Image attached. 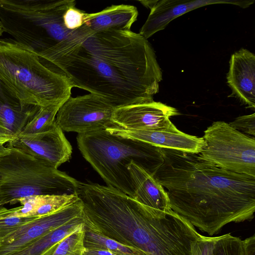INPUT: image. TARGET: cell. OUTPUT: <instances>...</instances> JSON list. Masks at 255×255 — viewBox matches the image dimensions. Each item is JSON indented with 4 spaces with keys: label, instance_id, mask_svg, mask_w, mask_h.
<instances>
[{
    "label": "cell",
    "instance_id": "cell-1",
    "mask_svg": "<svg viewBox=\"0 0 255 255\" xmlns=\"http://www.w3.org/2000/svg\"><path fill=\"white\" fill-rule=\"evenodd\" d=\"M48 68L115 109L153 101L162 80L150 43L131 30L92 32L57 54Z\"/></svg>",
    "mask_w": 255,
    "mask_h": 255
},
{
    "label": "cell",
    "instance_id": "cell-2",
    "mask_svg": "<svg viewBox=\"0 0 255 255\" xmlns=\"http://www.w3.org/2000/svg\"><path fill=\"white\" fill-rule=\"evenodd\" d=\"M162 149L164 162L153 176L178 216L210 236L254 218L255 177L220 168L199 153Z\"/></svg>",
    "mask_w": 255,
    "mask_h": 255
},
{
    "label": "cell",
    "instance_id": "cell-3",
    "mask_svg": "<svg viewBox=\"0 0 255 255\" xmlns=\"http://www.w3.org/2000/svg\"><path fill=\"white\" fill-rule=\"evenodd\" d=\"M74 0H0V20L4 32L33 53L45 66L62 45L84 28L70 30L64 15Z\"/></svg>",
    "mask_w": 255,
    "mask_h": 255
},
{
    "label": "cell",
    "instance_id": "cell-4",
    "mask_svg": "<svg viewBox=\"0 0 255 255\" xmlns=\"http://www.w3.org/2000/svg\"><path fill=\"white\" fill-rule=\"evenodd\" d=\"M77 142L84 158L107 186L132 198L135 187L128 165L133 162L153 176L164 162L162 148L105 129L78 134Z\"/></svg>",
    "mask_w": 255,
    "mask_h": 255
},
{
    "label": "cell",
    "instance_id": "cell-5",
    "mask_svg": "<svg viewBox=\"0 0 255 255\" xmlns=\"http://www.w3.org/2000/svg\"><path fill=\"white\" fill-rule=\"evenodd\" d=\"M0 81L22 103L39 107L64 103L73 88L66 76L10 38L0 39Z\"/></svg>",
    "mask_w": 255,
    "mask_h": 255
},
{
    "label": "cell",
    "instance_id": "cell-6",
    "mask_svg": "<svg viewBox=\"0 0 255 255\" xmlns=\"http://www.w3.org/2000/svg\"><path fill=\"white\" fill-rule=\"evenodd\" d=\"M7 145L9 151L0 156V207L30 196L77 194L80 181Z\"/></svg>",
    "mask_w": 255,
    "mask_h": 255
},
{
    "label": "cell",
    "instance_id": "cell-7",
    "mask_svg": "<svg viewBox=\"0 0 255 255\" xmlns=\"http://www.w3.org/2000/svg\"><path fill=\"white\" fill-rule=\"evenodd\" d=\"M200 157L226 170L255 177V139L223 121L204 131Z\"/></svg>",
    "mask_w": 255,
    "mask_h": 255
},
{
    "label": "cell",
    "instance_id": "cell-8",
    "mask_svg": "<svg viewBox=\"0 0 255 255\" xmlns=\"http://www.w3.org/2000/svg\"><path fill=\"white\" fill-rule=\"evenodd\" d=\"M115 109L105 99L90 93L69 97L59 108L56 124L63 131L86 133L114 126Z\"/></svg>",
    "mask_w": 255,
    "mask_h": 255
},
{
    "label": "cell",
    "instance_id": "cell-9",
    "mask_svg": "<svg viewBox=\"0 0 255 255\" xmlns=\"http://www.w3.org/2000/svg\"><path fill=\"white\" fill-rule=\"evenodd\" d=\"M83 205L75 203L23 225L0 240V255H13L49 231L82 215Z\"/></svg>",
    "mask_w": 255,
    "mask_h": 255
},
{
    "label": "cell",
    "instance_id": "cell-10",
    "mask_svg": "<svg viewBox=\"0 0 255 255\" xmlns=\"http://www.w3.org/2000/svg\"><path fill=\"white\" fill-rule=\"evenodd\" d=\"M7 143L56 169L68 161L72 153L70 143L56 124L52 128L44 132L19 134Z\"/></svg>",
    "mask_w": 255,
    "mask_h": 255
},
{
    "label": "cell",
    "instance_id": "cell-11",
    "mask_svg": "<svg viewBox=\"0 0 255 255\" xmlns=\"http://www.w3.org/2000/svg\"><path fill=\"white\" fill-rule=\"evenodd\" d=\"M150 9V13L139 34L147 39L164 29L170 22L197 8L213 4L229 3L243 8L249 7L254 0H139Z\"/></svg>",
    "mask_w": 255,
    "mask_h": 255
},
{
    "label": "cell",
    "instance_id": "cell-12",
    "mask_svg": "<svg viewBox=\"0 0 255 255\" xmlns=\"http://www.w3.org/2000/svg\"><path fill=\"white\" fill-rule=\"evenodd\" d=\"M105 130L114 135L142 141L162 148L186 152L199 153L205 144L203 137L181 131L171 122L153 129L129 130L114 126Z\"/></svg>",
    "mask_w": 255,
    "mask_h": 255
},
{
    "label": "cell",
    "instance_id": "cell-13",
    "mask_svg": "<svg viewBox=\"0 0 255 255\" xmlns=\"http://www.w3.org/2000/svg\"><path fill=\"white\" fill-rule=\"evenodd\" d=\"M178 114L175 108L152 101L115 109L112 122L125 129H149L167 125L171 122L170 117Z\"/></svg>",
    "mask_w": 255,
    "mask_h": 255
},
{
    "label": "cell",
    "instance_id": "cell-14",
    "mask_svg": "<svg viewBox=\"0 0 255 255\" xmlns=\"http://www.w3.org/2000/svg\"><path fill=\"white\" fill-rule=\"evenodd\" d=\"M227 74L231 96L239 98L248 108H255V55L247 49L234 53L229 62Z\"/></svg>",
    "mask_w": 255,
    "mask_h": 255
},
{
    "label": "cell",
    "instance_id": "cell-15",
    "mask_svg": "<svg viewBox=\"0 0 255 255\" xmlns=\"http://www.w3.org/2000/svg\"><path fill=\"white\" fill-rule=\"evenodd\" d=\"M128 168L135 187L134 200L159 216L172 210L166 191L152 175L133 162Z\"/></svg>",
    "mask_w": 255,
    "mask_h": 255
},
{
    "label": "cell",
    "instance_id": "cell-16",
    "mask_svg": "<svg viewBox=\"0 0 255 255\" xmlns=\"http://www.w3.org/2000/svg\"><path fill=\"white\" fill-rule=\"evenodd\" d=\"M137 8L131 5H112L96 13H86L84 23L91 31L130 30L138 16Z\"/></svg>",
    "mask_w": 255,
    "mask_h": 255
},
{
    "label": "cell",
    "instance_id": "cell-17",
    "mask_svg": "<svg viewBox=\"0 0 255 255\" xmlns=\"http://www.w3.org/2000/svg\"><path fill=\"white\" fill-rule=\"evenodd\" d=\"M40 108L22 103L0 81V118L12 136L21 132Z\"/></svg>",
    "mask_w": 255,
    "mask_h": 255
},
{
    "label": "cell",
    "instance_id": "cell-18",
    "mask_svg": "<svg viewBox=\"0 0 255 255\" xmlns=\"http://www.w3.org/2000/svg\"><path fill=\"white\" fill-rule=\"evenodd\" d=\"M192 255H245L243 241L230 234L202 236L192 245Z\"/></svg>",
    "mask_w": 255,
    "mask_h": 255
},
{
    "label": "cell",
    "instance_id": "cell-19",
    "mask_svg": "<svg viewBox=\"0 0 255 255\" xmlns=\"http://www.w3.org/2000/svg\"><path fill=\"white\" fill-rule=\"evenodd\" d=\"M83 224L82 215L46 233L13 255H42Z\"/></svg>",
    "mask_w": 255,
    "mask_h": 255
},
{
    "label": "cell",
    "instance_id": "cell-20",
    "mask_svg": "<svg viewBox=\"0 0 255 255\" xmlns=\"http://www.w3.org/2000/svg\"><path fill=\"white\" fill-rule=\"evenodd\" d=\"M84 229V245L85 249L106 251L116 255H146L138 249L124 245L110 238Z\"/></svg>",
    "mask_w": 255,
    "mask_h": 255
},
{
    "label": "cell",
    "instance_id": "cell-21",
    "mask_svg": "<svg viewBox=\"0 0 255 255\" xmlns=\"http://www.w3.org/2000/svg\"><path fill=\"white\" fill-rule=\"evenodd\" d=\"M63 104H51L40 107L19 134H37L52 128L56 124L55 117Z\"/></svg>",
    "mask_w": 255,
    "mask_h": 255
},
{
    "label": "cell",
    "instance_id": "cell-22",
    "mask_svg": "<svg viewBox=\"0 0 255 255\" xmlns=\"http://www.w3.org/2000/svg\"><path fill=\"white\" fill-rule=\"evenodd\" d=\"M84 234L83 224L42 255H83Z\"/></svg>",
    "mask_w": 255,
    "mask_h": 255
},
{
    "label": "cell",
    "instance_id": "cell-23",
    "mask_svg": "<svg viewBox=\"0 0 255 255\" xmlns=\"http://www.w3.org/2000/svg\"><path fill=\"white\" fill-rule=\"evenodd\" d=\"M37 218L39 217L18 216L15 213L14 208L7 209L0 207V240Z\"/></svg>",
    "mask_w": 255,
    "mask_h": 255
},
{
    "label": "cell",
    "instance_id": "cell-24",
    "mask_svg": "<svg viewBox=\"0 0 255 255\" xmlns=\"http://www.w3.org/2000/svg\"><path fill=\"white\" fill-rule=\"evenodd\" d=\"M233 128L249 136H255V114L241 116L229 123Z\"/></svg>",
    "mask_w": 255,
    "mask_h": 255
},
{
    "label": "cell",
    "instance_id": "cell-25",
    "mask_svg": "<svg viewBox=\"0 0 255 255\" xmlns=\"http://www.w3.org/2000/svg\"><path fill=\"white\" fill-rule=\"evenodd\" d=\"M86 12L75 7H70L64 15V23L66 27L70 30H76L84 23Z\"/></svg>",
    "mask_w": 255,
    "mask_h": 255
},
{
    "label": "cell",
    "instance_id": "cell-26",
    "mask_svg": "<svg viewBox=\"0 0 255 255\" xmlns=\"http://www.w3.org/2000/svg\"><path fill=\"white\" fill-rule=\"evenodd\" d=\"M245 255H255V235L243 241Z\"/></svg>",
    "mask_w": 255,
    "mask_h": 255
},
{
    "label": "cell",
    "instance_id": "cell-27",
    "mask_svg": "<svg viewBox=\"0 0 255 255\" xmlns=\"http://www.w3.org/2000/svg\"><path fill=\"white\" fill-rule=\"evenodd\" d=\"M13 138H0V156L6 154L9 151V147L7 145L5 146V144Z\"/></svg>",
    "mask_w": 255,
    "mask_h": 255
},
{
    "label": "cell",
    "instance_id": "cell-28",
    "mask_svg": "<svg viewBox=\"0 0 255 255\" xmlns=\"http://www.w3.org/2000/svg\"><path fill=\"white\" fill-rule=\"evenodd\" d=\"M83 255H116L110 252L85 249Z\"/></svg>",
    "mask_w": 255,
    "mask_h": 255
},
{
    "label": "cell",
    "instance_id": "cell-29",
    "mask_svg": "<svg viewBox=\"0 0 255 255\" xmlns=\"http://www.w3.org/2000/svg\"><path fill=\"white\" fill-rule=\"evenodd\" d=\"M12 136L4 124H3L0 118V138H13Z\"/></svg>",
    "mask_w": 255,
    "mask_h": 255
},
{
    "label": "cell",
    "instance_id": "cell-30",
    "mask_svg": "<svg viewBox=\"0 0 255 255\" xmlns=\"http://www.w3.org/2000/svg\"><path fill=\"white\" fill-rule=\"evenodd\" d=\"M3 32H4V28L2 22L0 20V36H1Z\"/></svg>",
    "mask_w": 255,
    "mask_h": 255
}]
</instances>
